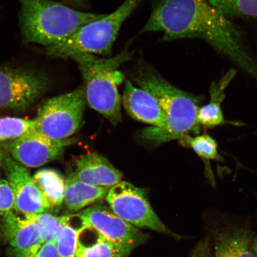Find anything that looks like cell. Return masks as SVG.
Instances as JSON below:
<instances>
[{
	"label": "cell",
	"instance_id": "6da1fadb",
	"mask_svg": "<svg viewBox=\"0 0 257 257\" xmlns=\"http://www.w3.org/2000/svg\"><path fill=\"white\" fill-rule=\"evenodd\" d=\"M162 32V40L200 38L257 82V60L230 20L207 0H159L141 33Z\"/></svg>",
	"mask_w": 257,
	"mask_h": 257
},
{
	"label": "cell",
	"instance_id": "7a4b0ae2",
	"mask_svg": "<svg viewBox=\"0 0 257 257\" xmlns=\"http://www.w3.org/2000/svg\"><path fill=\"white\" fill-rule=\"evenodd\" d=\"M141 88L156 98L166 115L165 128L149 127L143 132L145 140L160 144L182 140L191 132L198 133L201 128L197 115L202 99L176 88L152 69L143 67L134 77Z\"/></svg>",
	"mask_w": 257,
	"mask_h": 257
},
{
	"label": "cell",
	"instance_id": "3957f363",
	"mask_svg": "<svg viewBox=\"0 0 257 257\" xmlns=\"http://www.w3.org/2000/svg\"><path fill=\"white\" fill-rule=\"evenodd\" d=\"M26 42L47 47L62 43L82 26L105 15L75 11L54 0H18Z\"/></svg>",
	"mask_w": 257,
	"mask_h": 257
},
{
	"label": "cell",
	"instance_id": "277c9868",
	"mask_svg": "<svg viewBox=\"0 0 257 257\" xmlns=\"http://www.w3.org/2000/svg\"><path fill=\"white\" fill-rule=\"evenodd\" d=\"M133 56V53L125 50L110 58L89 53H79L71 57L78 64L84 80L86 101L114 124L121 118V99L117 86L123 81L124 76L119 68Z\"/></svg>",
	"mask_w": 257,
	"mask_h": 257
},
{
	"label": "cell",
	"instance_id": "5b68a950",
	"mask_svg": "<svg viewBox=\"0 0 257 257\" xmlns=\"http://www.w3.org/2000/svg\"><path fill=\"white\" fill-rule=\"evenodd\" d=\"M143 0H126L116 11L82 26L66 40L47 47L48 55L57 59L79 53L109 56L121 25Z\"/></svg>",
	"mask_w": 257,
	"mask_h": 257
},
{
	"label": "cell",
	"instance_id": "8992f818",
	"mask_svg": "<svg viewBox=\"0 0 257 257\" xmlns=\"http://www.w3.org/2000/svg\"><path fill=\"white\" fill-rule=\"evenodd\" d=\"M86 101L84 86L47 99L38 110L35 131L51 139H68L82 123Z\"/></svg>",
	"mask_w": 257,
	"mask_h": 257
},
{
	"label": "cell",
	"instance_id": "52a82bcc",
	"mask_svg": "<svg viewBox=\"0 0 257 257\" xmlns=\"http://www.w3.org/2000/svg\"><path fill=\"white\" fill-rule=\"evenodd\" d=\"M105 199L115 214L138 229L166 232L167 228L151 206L143 189L120 182L109 189Z\"/></svg>",
	"mask_w": 257,
	"mask_h": 257
},
{
	"label": "cell",
	"instance_id": "ba28073f",
	"mask_svg": "<svg viewBox=\"0 0 257 257\" xmlns=\"http://www.w3.org/2000/svg\"><path fill=\"white\" fill-rule=\"evenodd\" d=\"M43 74L21 68H0V108L24 110L48 88Z\"/></svg>",
	"mask_w": 257,
	"mask_h": 257
},
{
	"label": "cell",
	"instance_id": "9c48e42d",
	"mask_svg": "<svg viewBox=\"0 0 257 257\" xmlns=\"http://www.w3.org/2000/svg\"><path fill=\"white\" fill-rule=\"evenodd\" d=\"M86 229L119 245L135 248L143 243L146 236L138 228L122 219L103 204L92 205L76 215Z\"/></svg>",
	"mask_w": 257,
	"mask_h": 257
},
{
	"label": "cell",
	"instance_id": "30bf717a",
	"mask_svg": "<svg viewBox=\"0 0 257 257\" xmlns=\"http://www.w3.org/2000/svg\"><path fill=\"white\" fill-rule=\"evenodd\" d=\"M3 167L14 191L15 210L25 217L46 213L51 208L28 170L11 156H4Z\"/></svg>",
	"mask_w": 257,
	"mask_h": 257
},
{
	"label": "cell",
	"instance_id": "8fae6325",
	"mask_svg": "<svg viewBox=\"0 0 257 257\" xmlns=\"http://www.w3.org/2000/svg\"><path fill=\"white\" fill-rule=\"evenodd\" d=\"M72 143L70 139H51L35 130L13 141L9 152L13 159L28 168H39L56 160Z\"/></svg>",
	"mask_w": 257,
	"mask_h": 257
},
{
	"label": "cell",
	"instance_id": "7c38bea8",
	"mask_svg": "<svg viewBox=\"0 0 257 257\" xmlns=\"http://www.w3.org/2000/svg\"><path fill=\"white\" fill-rule=\"evenodd\" d=\"M2 229L11 245L10 257H35L43 245L37 224L28 218L13 213L3 217Z\"/></svg>",
	"mask_w": 257,
	"mask_h": 257
},
{
	"label": "cell",
	"instance_id": "4fadbf2b",
	"mask_svg": "<svg viewBox=\"0 0 257 257\" xmlns=\"http://www.w3.org/2000/svg\"><path fill=\"white\" fill-rule=\"evenodd\" d=\"M121 101L134 119L157 128H165L168 124L166 115L156 98L146 90L135 86L130 80H124Z\"/></svg>",
	"mask_w": 257,
	"mask_h": 257
},
{
	"label": "cell",
	"instance_id": "5bb4252c",
	"mask_svg": "<svg viewBox=\"0 0 257 257\" xmlns=\"http://www.w3.org/2000/svg\"><path fill=\"white\" fill-rule=\"evenodd\" d=\"M75 176L85 184L108 188L120 183L123 177L107 159L96 153L80 157Z\"/></svg>",
	"mask_w": 257,
	"mask_h": 257
},
{
	"label": "cell",
	"instance_id": "9a60e30c",
	"mask_svg": "<svg viewBox=\"0 0 257 257\" xmlns=\"http://www.w3.org/2000/svg\"><path fill=\"white\" fill-rule=\"evenodd\" d=\"M248 227L229 226L214 234L212 257H257Z\"/></svg>",
	"mask_w": 257,
	"mask_h": 257
},
{
	"label": "cell",
	"instance_id": "2e32d148",
	"mask_svg": "<svg viewBox=\"0 0 257 257\" xmlns=\"http://www.w3.org/2000/svg\"><path fill=\"white\" fill-rule=\"evenodd\" d=\"M236 75V70L231 69L220 79L213 81L210 88V101L199 108L197 115V124L200 127L213 128L224 124L242 125L239 122L225 119L221 104L225 98L224 91Z\"/></svg>",
	"mask_w": 257,
	"mask_h": 257
},
{
	"label": "cell",
	"instance_id": "e0dca14e",
	"mask_svg": "<svg viewBox=\"0 0 257 257\" xmlns=\"http://www.w3.org/2000/svg\"><path fill=\"white\" fill-rule=\"evenodd\" d=\"M108 190V188L85 184L73 175L65 181L64 202L69 211H78L102 200Z\"/></svg>",
	"mask_w": 257,
	"mask_h": 257
},
{
	"label": "cell",
	"instance_id": "ac0fdd59",
	"mask_svg": "<svg viewBox=\"0 0 257 257\" xmlns=\"http://www.w3.org/2000/svg\"><path fill=\"white\" fill-rule=\"evenodd\" d=\"M32 178L51 208L59 210L63 203L65 191L63 177L55 170L43 169L38 170Z\"/></svg>",
	"mask_w": 257,
	"mask_h": 257
},
{
	"label": "cell",
	"instance_id": "d6986e66",
	"mask_svg": "<svg viewBox=\"0 0 257 257\" xmlns=\"http://www.w3.org/2000/svg\"><path fill=\"white\" fill-rule=\"evenodd\" d=\"M183 142L194 151L196 154L203 161L205 165V174L211 184L215 185L213 170L211 169L212 161L223 160L218 153L216 141L207 134L192 137L188 135L182 140Z\"/></svg>",
	"mask_w": 257,
	"mask_h": 257
},
{
	"label": "cell",
	"instance_id": "ffe728a7",
	"mask_svg": "<svg viewBox=\"0 0 257 257\" xmlns=\"http://www.w3.org/2000/svg\"><path fill=\"white\" fill-rule=\"evenodd\" d=\"M224 16L233 19L257 22V0H207Z\"/></svg>",
	"mask_w": 257,
	"mask_h": 257
},
{
	"label": "cell",
	"instance_id": "44dd1931",
	"mask_svg": "<svg viewBox=\"0 0 257 257\" xmlns=\"http://www.w3.org/2000/svg\"><path fill=\"white\" fill-rule=\"evenodd\" d=\"M134 248L119 245L98 235L94 243L86 245L79 241L76 257H128Z\"/></svg>",
	"mask_w": 257,
	"mask_h": 257
},
{
	"label": "cell",
	"instance_id": "7402d4cb",
	"mask_svg": "<svg viewBox=\"0 0 257 257\" xmlns=\"http://www.w3.org/2000/svg\"><path fill=\"white\" fill-rule=\"evenodd\" d=\"M74 216H56L44 213L25 217L37 224L40 230L42 241L46 243H56L58 236L63 226L70 223Z\"/></svg>",
	"mask_w": 257,
	"mask_h": 257
},
{
	"label": "cell",
	"instance_id": "603a6c76",
	"mask_svg": "<svg viewBox=\"0 0 257 257\" xmlns=\"http://www.w3.org/2000/svg\"><path fill=\"white\" fill-rule=\"evenodd\" d=\"M36 120L8 117L0 118V143L14 141L35 130Z\"/></svg>",
	"mask_w": 257,
	"mask_h": 257
},
{
	"label": "cell",
	"instance_id": "cb8c5ba5",
	"mask_svg": "<svg viewBox=\"0 0 257 257\" xmlns=\"http://www.w3.org/2000/svg\"><path fill=\"white\" fill-rule=\"evenodd\" d=\"M86 230L85 226L73 227L70 223L63 226L58 236L56 246L59 257H76L79 237Z\"/></svg>",
	"mask_w": 257,
	"mask_h": 257
},
{
	"label": "cell",
	"instance_id": "d4e9b609",
	"mask_svg": "<svg viewBox=\"0 0 257 257\" xmlns=\"http://www.w3.org/2000/svg\"><path fill=\"white\" fill-rule=\"evenodd\" d=\"M15 200L14 191L8 181L0 179V216L3 218L14 213Z\"/></svg>",
	"mask_w": 257,
	"mask_h": 257
},
{
	"label": "cell",
	"instance_id": "484cf974",
	"mask_svg": "<svg viewBox=\"0 0 257 257\" xmlns=\"http://www.w3.org/2000/svg\"><path fill=\"white\" fill-rule=\"evenodd\" d=\"M189 257H212V244L210 239L201 240Z\"/></svg>",
	"mask_w": 257,
	"mask_h": 257
},
{
	"label": "cell",
	"instance_id": "4316f807",
	"mask_svg": "<svg viewBox=\"0 0 257 257\" xmlns=\"http://www.w3.org/2000/svg\"><path fill=\"white\" fill-rule=\"evenodd\" d=\"M35 257H59L55 243L43 244Z\"/></svg>",
	"mask_w": 257,
	"mask_h": 257
},
{
	"label": "cell",
	"instance_id": "83f0119b",
	"mask_svg": "<svg viewBox=\"0 0 257 257\" xmlns=\"http://www.w3.org/2000/svg\"><path fill=\"white\" fill-rule=\"evenodd\" d=\"M252 248L253 251H254L256 255L257 256V236L253 240Z\"/></svg>",
	"mask_w": 257,
	"mask_h": 257
},
{
	"label": "cell",
	"instance_id": "f1b7e54d",
	"mask_svg": "<svg viewBox=\"0 0 257 257\" xmlns=\"http://www.w3.org/2000/svg\"><path fill=\"white\" fill-rule=\"evenodd\" d=\"M3 158H4V156H3L1 149H0V168L3 166Z\"/></svg>",
	"mask_w": 257,
	"mask_h": 257
},
{
	"label": "cell",
	"instance_id": "f546056e",
	"mask_svg": "<svg viewBox=\"0 0 257 257\" xmlns=\"http://www.w3.org/2000/svg\"><path fill=\"white\" fill-rule=\"evenodd\" d=\"M67 1L70 2H78L80 1V0H67Z\"/></svg>",
	"mask_w": 257,
	"mask_h": 257
}]
</instances>
